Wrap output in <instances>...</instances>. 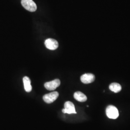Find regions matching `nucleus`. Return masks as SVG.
<instances>
[{
	"mask_svg": "<svg viewBox=\"0 0 130 130\" xmlns=\"http://www.w3.org/2000/svg\"><path fill=\"white\" fill-rule=\"evenodd\" d=\"M109 89L114 93H117L120 92L121 90V86L120 84L114 83H112L109 85Z\"/></svg>",
	"mask_w": 130,
	"mask_h": 130,
	"instance_id": "9d476101",
	"label": "nucleus"
},
{
	"mask_svg": "<svg viewBox=\"0 0 130 130\" xmlns=\"http://www.w3.org/2000/svg\"><path fill=\"white\" fill-rule=\"evenodd\" d=\"M44 44L47 49L51 50H55L58 47V43L57 41L53 39H48L44 42Z\"/></svg>",
	"mask_w": 130,
	"mask_h": 130,
	"instance_id": "423d86ee",
	"label": "nucleus"
},
{
	"mask_svg": "<svg viewBox=\"0 0 130 130\" xmlns=\"http://www.w3.org/2000/svg\"><path fill=\"white\" fill-rule=\"evenodd\" d=\"M21 4L24 8L29 12H35L37 8L36 4L32 0H22Z\"/></svg>",
	"mask_w": 130,
	"mask_h": 130,
	"instance_id": "f03ea898",
	"label": "nucleus"
},
{
	"mask_svg": "<svg viewBox=\"0 0 130 130\" xmlns=\"http://www.w3.org/2000/svg\"><path fill=\"white\" fill-rule=\"evenodd\" d=\"M74 98L75 99L79 102H84L87 100V96L81 92L78 91L74 93Z\"/></svg>",
	"mask_w": 130,
	"mask_h": 130,
	"instance_id": "6e6552de",
	"label": "nucleus"
},
{
	"mask_svg": "<svg viewBox=\"0 0 130 130\" xmlns=\"http://www.w3.org/2000/svg\"><path fill=\"white\" fill-rule=\"evenodd\" d=\"M24 88L27 92H30L32 90V86L31 85V81L30 79L27 77H24L23 79Z\"/></svg>",
	"mask_w": 130,
	"mask_h": 130,
	"instance_id": "1a4fd4ad",
	"label": "nucleus"
},
{
	"mask_svg": "<svg viewBox=\"0 0 130 130\" xmlns=\"http://www.w3.org/2000/svg\"><path fill=\"white\" fill-rule=\"evenodd\" d=\"M106 114L108 118L116 119L119 116V113L116 107L113 106H108L106 108Z\"/></svg>",
	"mask_w": 130,
	"mask_h": 130,
	"instance_id": "f257e3e1",
	"label": "nucleus"
},
{
	"mask_svg": "<svg viewBox=\"0 0 130 130\" xmlns=\"http://www.w3.org/2000/svg\"><path fill=\"white\" fill-rule=\"evenodd\" d=\"M95 79V76L91 73H85L80 77L81 82L84 84H91Z\"/></svg>",
	"mask_w": 130,
	"mask_h": 130,
	"instance_id": "0eeeda50",
	"label": "nucleus"
},
{
	"mask_svg": "<svg viewBox=\"0 0 130 130\" xmlns=\"http://www.w3.org/2000/svg\"><path fill=\"white\" fill-rule=\"evenodd\" d=\"M60 85V81L59 79H56L52 81L47 82L44 84V87L47 90L49 91L55 90Z\"/></svg>",
	"mask_w": 130,
	"mask_h": 130,
	"instance_id": "39448f33",
	"label": "nucleus"
},
{
	"mask_svg": "<svg viewBox=\"0 0 130 130\" xmlns=\"http://www.w3.org/2000/svg\"><path fill=\"white\" fill-rule=\"evenodd\" d=\"M62 112L64 113H68L69 114L77 113L73 103L70 101H67L65 103L64 108L62 109Z\"/></svg>",
	"mask_w": 130,
	"mask_h": 130,
	"instance_id": "20e7f679",
	"label": "nucleus"
},
{
	"mask_svg": "<svg viewBox=\"0 0 130 130\" xmlns=\"http://www.w3.org/2000/svg\"><path fill=\"white\" fill-rule=\"evenodd\" d=\"M58 95L59 93L57 92H53L43 95V99L47 104H50L56 100Z\"/></svg>",
	"mask_w": 130,
	"mask_h": 130,
	"instance_id": "7ed1b4c3",
	"label": "nucleus"
}]
</instances>
